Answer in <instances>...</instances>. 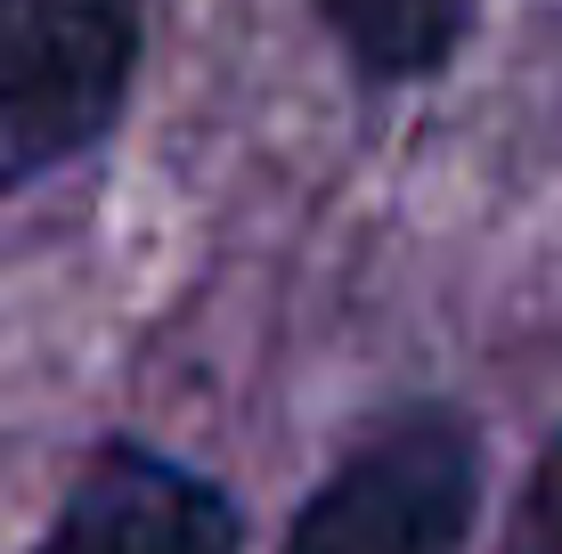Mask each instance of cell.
<instances>
[{"mask_svg": "<svg viewBox=\"0 0 562 554\" xmlns=\"http://www.w3.org/2000/svg\"><path fill=\"white\" fill-rule=\"evenodd\" d=\"M481 425L440 392L392 399L342 441L294 506L278 554H473L481 530Z\"/></svg>", "mask_w": 562, "mask_h": 554, "instance_id": "obj_1", "label": "cell"}, {"mask_svg": "<svg viewBox=\"0 0 562 554\" xmlns=\"http://www.w3.org/2000/svg\"><path fill=\"white\" fill-rule=\"evenodd\" d=\"M155 0H0V196L74 171L123 131Z\"/></svg>", "mask_w": 562, "mask_h": 554, "instance_id": "obj_2", "label": "cell"}, {"mask_svg": "<svg viewBox=\"0 0 562 554\" xmlns=\"http://www.w3.org/2000/svg\"><path fill=\"white\" fill-rule=\"evenodd\" d=\"M25 554H245V506L204 465L114 432L82 456Z\"/></svg>", "mask_w": 562, "mask_h": 554, "instance_id": "obj_3", "label": "cell"}, {"mask_svg": "<svg viewBox=\"0 0 562 554\" xmlns=\"http://www.w3.org/2000/svg\"><path fill=\"white\" fill-rule=\"evenodd\" d=\"M490 0H310L326 49L359 74L367 90H416L464 57Z\"/></svg>", "mask_w": 562, "mask_h": 554, "instance_id": "obj_4", "label": "cell"}, {"mask_svg": "<svg viewBox=\"0 0 562 554\" xmlns=\"http://www.w3.org/2000/svg\"><path fill=\"white\" fill-rule=\"evenodd\" d=\"M497 554H562V441L538 449L530 482L514 489V513H506Z\"/></svg>", "mask_w": 562, "mask_h": 554, "instance_id": "obj_5", "label": "cell"}]
</instances>
